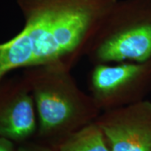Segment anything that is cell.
<instances>
[{
  "instance_id": "277c9868",
  "label": "cell",
  "mask_w": 151,
  "mask_h": 151,
  "mask_svg": "<svg viewBox=\"0 0 151 151\" xmlns=\"http://www.w3.org/2000/svg\"><path fill=\"white\" fill-rule=\"evenodd\" d=\"M89 90L102 112L145 100L151 92V60L93 65Z\"/></svg>"
},
{
  "instance_id": "8992f818",
  "label": "cell",
  "mask_w": 151,
  "mask_h": 151,
  "mask_svg": "<svg viewBox=\"0 0 151 151\" xmlns=\"http://www.w3.org/2000/svg\"><path fill=\"white\" fill-rule=\"evenodd\" d=\"M38 130L32 94L24 76L0 81V137L17 145L30 140Z\"/></svg>"
},
{
  "instance_id": "7a4b0ae2",
  "label": "cell",
  "mask_w": 151,
  "mask_h": 151,
  "mask_svg": "<svg viewBox=\"0 0 151 151\" xmlns=\"http://www.w3.org/2000/svg\"><path fill=\"white\" fill-rule=\"evenodd\" d=\"M23 76L32 94L38 119L37 140L55 148L66 137L95 122L102 111L78 86L70 70L40 65Z\"/></svg>"
},
{
  "instance_id": "6da1fadb",
  "label": "cell",
  "mask_w": 151,
  "mask_h": 151,
  "mask_svg": "<svg viewBox=\"0 0 151 151\" xmlns=\"http://www.w3.org/2000/svg\"><path fill=\"white\" fill-rule=\"evenodd\" d=\"M118 0H18L24 25L0 43V81L19 68L71 70Z\"/></svg>"
},
{
  "instance_id": "ba28073f",
  "label": "cell",
  "mask_w": 151,
  "mask_h": 151,
  "mask_svg": "<svg viewBox=\"0 0 151 151\" xmlns=\"http://www.w3.org/2000/svg\"><path fill=\"white\" fill-rule=\"evenodd\" d=\"M17 151H55L50 146L40 141L29 140L18 145Z\"/></svg>"
},
{
  "instance_id": "5b68a950",
  "label": "cell",
  "mask_w": 151,
  "mask_h": 151,
  "mask_svg": "<svg viewBox=\"0 0 151 151\" xmlns=\"http://www.w3.org/2000/svg\"><path fill=\"white\" fill-rule=\"evenodd\" d=\"M95 122L112 151H151V101L103 111Z\"/></svg>"
},
{
  "instance_id": "3957f363",
  "label": "cell",
  "mask_w": 151,
  "mask_h": 151,
  "mask_svg": "<svg viewBox=\"0 0 151 151\" xmlns=\"http://www.w3.org/2000/svg\"><path fill=\"white\" fill-rule=\"evenodd\" d=\"M86 56L92 65L151 60V0L117 1Z\"/></svg>"
},
{
  "instance_id": "9c48e42d",
  "label": "cell",
  "mask_w": 151,
  "mask_h": 151,
  "mask_svg": "<svg viewBox=\"0 0 151 151\" xmlns=\"http://www.w3.org/2000/svg\"><path fill=\"white\" fill-rule=\"evenodd\" d=\"M16 144L10 139L0 137V151H17Z\"/></svg>"
},
{
  "instance_id": "52a82bcc",
  "label": "cell",
  "mask_w": 151,
  "mask_h": 151,
  "mask_svg": "<svg viewBox=\"0 0 151 151\" xmlns=\"http://www.w3.org/2000/svg\"><path fill=\"white\" fill-rule=\"evenodd\" d=\"M53 149L55 151H112L96 122L76 131Z\"/></svg>"
}]
</instances>
